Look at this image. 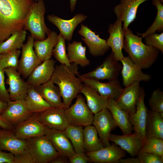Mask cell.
Masks as SVG:
<instances>
[{"label":"cell","mask_w":163,"mask_h":163,"mask_svg":"<svg viewBox=\"0 0 163 163\" xmlns=\"http://www.w3.org/2000/svg\"><path fill=\"white\" fill-rule=\"evenodd\" d=\"M121 163H140L137 158L132 157L123 159L122 158L119 161Z\"/></svg>","instance_id":"obj_50"},{"label":"cell","mask_w":163,"mask_h":163,"mask_svg":"<svg viewBox=\"0 0 163 163\" xmlns=\"http://www.w3.org/2000/svg\"><path fill=\"white\" fill-rule=\"evenodd\" d=\"M87 18L86 15L78 13L70 19L64 20L52 14L47 16V19L56 27L66 40L70 41L76 27Z\"/></svg>","instance_id":"obj_22"},{"label":"cell","mask_w":163,"mask_h":163,"mask_svg":"<svg viewBox=\"0 0 163 163\" xmlns=\"http://www.w3.org/2000/svg\"><path fill=\"white\" fill-rule=\"evenodd\" d=\"M35 1L37 0H35Z\"/></svg>","instance_id":"obj_54"},{"label":"cell","mask_w":163,"mask_h":163,"mask_svg":"<svg viewBox=\"0 0 163 163\" xmlns=\"http://www.w3.org/2000/svg\"><path fill=\"white\" fill-rule=\"evenodd\" d=\"M122 23L121 21L117 20L113 24H109L107 32L110 36L106 40L114 58L119 61L124 57L122 51L124 38Z\"/></svg>","instance_id":"obj_20"},{"label":"cell","mask_w":163,"mask_h":163,"mask_svg":"<svg viewBox=\"0 0 163 163\" xmlns=\"http://www.w3.org/2000/svg\"><path fill=\"white\" fill-rule=\"evenodd\" d=\"M20 53L18 49L0 54V67L4 69L9 67L18 69Z\"/></svg>","instance_id":"obj_40"},{"label":"cell","mask_w":163,"mask_h":163,"mask_svg":"<svg viewBox=\"0 0 163 163\" xmlns=\"http://www.w3.org/2000/svg\"><path fill=\"white\" fill-rule=\"evenodd\" d=\"M67 56L70 63H73L82 67L90 65V60L86 57V46L82 45V42L73 41L68 42L67 47Z\"/></svg>","instance_id":"obj_31"},{"label":"cell","mask_w":163,"mask_h":163,"mask_svg":"<svg viewBox=\"0 0 163 163\" xmlns=\"http://www.w3.org/2000/svg\"><path fill=\"white\" fill-rule=\"evenodd\" d=\"M77 76L83 82L91 87L100 95L106 99L111 98L116 101L123 89L117 78L108 81L107 82H102L84 78L79 74Z\"/></svg>","instance_id":"obj_14"},{"label":"cell","mask_w":163,"mask_h":163,"mask_svg":"<svg viewBox=\"0 0 163 163\" xmlns=\"http://www.w3.org/2000/svg\"><path fill=\"white\" fill-rule=\"evenodd\" d=\"M34 38L29 35L27 41L22 46L21 55L17 70L24 78H26L42 62L38 58L34 49Z\"/></svg>","instance_id":"obj_8"},{"label":"cell","mask_w":163,"mask_h":163,"mask_svg":"<svg viewBox=\"0 0 163 163\" xmlns=\"http://www.w3.org/2000/svg\"><path fill=\"white\" fill-rule=\"evenodd\" d=\"M65 39L60 33L58 35L57 43L53 50V55L61 64L67 66L71 65L66 53Z\"/></svg>","instance_id":"obj_39"},{"label":"cell","mask_w":163,"mask_h":163,"mask_svg":"<svg viewBox=\"0 0 163 163\" xmlns=\"http://www.w3.org/2000/svg\"><path fill=\"white\" fill-rule=\"evenodd\" d=\"M34 0H0V41L23 29Z\"/></svg>","instance_id":"obj_1"},{"label":"cell","mask_w":163,"mask_h":163,"mask_svg":"<svg viewBox=\"0 0 163 163\" xmlns=\"http://www.w3.org/2000/svg\"><path fill=\"white\" fill-rule=\"evenodd\" d=\"M71 163H87L90 161L88 156L85 153L75 154L68 158Z\"/></svg>","instance_id":"obj_46"},{"label":"cell","mask_w":163,"mask_h":163,"mask_svg":"<svg viewBox=\"0 0 163 163\" xmlns=\"http://www.w3.org/2000/svg\"><path fill=\"white\" fill-rule=\"evenodd\" d=\"M46 10L43 0H37L31 7L26 19L23 29L28 30L36 40L45 39L51 31L45 23Z\"/></svg>","instance_id":"obj_4"},{"label":"cell","mask_w":163,"mask_h":163,"mask_svg":"<svg viewBox=\"0 0 163 163\" xmlns=\"http://www.w3.org/2000/svg\"><path fill=\"white\" fill-rule=\"evenodd\" d=\"M77 1V0H70V7L71 12L75 10Z\"/></svg>","instance_id":"obj_52"},{"label":"cell","mask_w":163,"mask_h":163,"mask_svg":"<svg viewBox=\"0 0 163 163\" xmlns=\"http://www.w3.org/2000/svg\"><path fill=\"white\" fill-rule=\"evenodd\" d=\"M145 44L155 47L163 53V32L160 34L155 33L148 35L144 37Z\"/></svg>","instance_id":"obj_42"},{"label":"cell","mask_w":163,"mask_h":163,"mask_svg":"<svg viewBox=\"0 0 163 163\" xmlns=\"http://www.w3.org/2000/svg\"><path fill=\"white\" fill-rule=\"evenodd\" d=\"M92 124L104 147L110 145L109 136L117 126L108 109L105 108L94 114Z\"/></svg>","instance_id":"obj_9"},{"label":"cell","mask_w":163,"mask_h":163,"mask_svg":"<svg viewBox=\"0 0 163 163\" xmlns=\"http://www.w3.org/2000/svg\"><path fill=\"white\" fill-rule=\"evenodd\" d=\"M7 104L6 108L1 116L13 125L27 119L33 113L29 110L24 99L16 101L10 100Z\"/></svg>","instance_id":"obj_15"},{"label":"cell","mask_w":163,"mask_h":163,"mask_svg":"<svg viewBox=\"0 0 163 163\" xmlns=\"http://www.w3.org/2000/svg\"><path fill=\"white\" fill-rule=\"evenodd\" d=\"M29 111L38 113L52 108L34 87L29 86L24 98Z\"/></svg>","instance_id":"obj_33"},{"label":"cell","mask_w":163,"mask_h":163,"mask_svg":"<svg viewBox=\"0 0 163 163\" xmlns=\"http://www.w3.org/2000/svg\"><path fill=\"white\" fill-rule=\"evenodd\" d=\"M109 140L119 145L133 157L137 156L142 146L140 139L135 132L123 135L110 133Z\"/></svg>","instance_id":"obj_25"},{"label":"cell","mask_w":163,"mask_h":163,"mask_svg":"<svg viewBox=\"0 0 163 163\" xmlns=\"http://www.w3.org/2000/svg\"><path fill=\"white\" fill-rule=\"evenodd\" d=\"M148 0H121L120 3L114 7L113 11L117 20L123 22V30L127 29L136 19L140 5Z\"/></svg>","instance_id":"obj_13"},{"label":"cell","mask_w":163,"mask_h":163,"mask_svg":"<svg viewBox=\"0 0 163 163\" xmlns=\"http://www.w3.org/2000/svg\"><path fill=\"white\" fill-rule=\"evenodd\" d=\"M75 103L64 110L69 124L86 126L92 124L94 114L88 106L81 94L76 97Z\"/></svg>","instance_id":"obj_6"},{"label":"cell","mask_w":163,"mask_h":163,"mask_svg":"<svg viewBox=\"0 0 163 163\" xmlns=\"http://www.w3.org/2000/svg\"><path fill=\"white\" fill-rule=\"evenodd\" d=\"M149 105L152 110L163 113V92L160 89L152 92L149 100Z\"/></svg>","instance_id":"obj_41"},{"label":"cell","mask_w":163,"mask_h":163,"mask_svg":"<svg viewBox=\"0 0 163 163\" xmlns=\"http://www.w3.org/2000/svg\"><path fill=\"white\" fill-rule=\"evenodd\" d=\"M140 150L163 157V139L155 137H146L142 143Z\"/></svg>","instance_id":"obj_38"},{"label":"cell","mask_w":163,"mask_h":163,"mask_svg":"<svg viewBox=\"0 0 163 163\" xmlns=\"http://www.w3.org/2000/svg\"><path fill=\"white\" fill-rule=\"evenodd\" d=\"M58 37V35L56 32L51 31L45 39L34 41V49L42 62L51 58L53 50L57 41Z\"/></svg>","instance_id":"obj_29"},{"label":"cell","mask_w":163,"mask_h":163,"mask_svg":"<svg viewBox=\"0 0 163 163\" xmlns=\"http://www.w3.org/2000/svg\"><path fill=\"white\" fill-rule=\"evenodd\" d=\"M123 30L124 50L140 68L142 69L150 68L157 60L160 50L144 44L142 38L134 34L130 29Z\"/></svg>","instance_id":"obj_3"},{"label":"cell","mask_w":163,"mask_h":163,"mask_svg":"<svg viewBox=\"0 0 163 163\" xmlns=\"http://www.w3.org/2000/svg\"><path fill=\"white\" fill-rule=\"evenodd\" d=\"M146 137L163 139V116L160 113L148 110L146 127Z\"/></svg>","instance_id":"obj_32"},{"label":"cell","mask_w":163,"mask_h":163,"mask_svg":"<svg viewBox=\"0 0 163 163\" xmlns=\"http://www.w3.org/2000/svg\"><path fill=\"white\" fill-rule=\"evenodd\" d=\"M139 82H135L125 87L118 98L116 101L118 106L129 115L136 111L137 103L141 92Z\"/></svg>","instance_id":"obj_21"},{"label":"cell","mask_w":163,"mask_h":163,"mask_svg":"<svg viewBox=\"0 0 163 163\" xmlns=\"http://www.w3.org/2000/svg\"><path fill=\"white\" fill-rule=\"evenodd\" d=\"M83 128L81 126L69 124L64 131L77 153H85L83 145Z\"/></svg>","instance_id":"obj_36"},{"label":"cell","mask_w":163,"mask_h":163,"mask_svg":"<svg viewBox=\"0 0 163 163\" xmlns=\"http://www.w3.org/2000/svg\"><path fill=\"white\" fill-rule=\"evenodd\" d=\"M83 145L85 152L98 150L104 147L93 126L90 125L83 129Z\"/></svg>","instance_id":"obj_34"},{"label":"cell","mask_w":163,"mask_h":163,"mask_svg":"<svg viewBox=\"0 0 163 163\" xmlns=\"http://www.w3.org/2000/svg\"><path fill=\"white\" fill-rule=\"evenodd\" d=\"M2 128L0 126V131H1V129Z\"/></svg>","instance_id":"obj_53"},{"label":"cell","mask_w":163,"mask_h":163,"mask_svg":"<svg viewBox=\"0 0 163 163\" xmlns=\"http://www.w3.org/2000/svg\"><path fill=\"white\" fill-rule=\"evenodd\" d=\"M60 155L69 158L76 152L64 131L46 127L45 134Z\"/></svg>","instance_id":"obj_24"},{"label":"cell","mask_w":163,"mask_h":163,"mask_svg":"<svg viewBox=\"0 0 163 163\" xmlns=\"http://www.w3.org/2000/svg\"><path fill=\"white\" fill-rule=\"evenodd\" d=\"M69 161L68 158L62 155H60L56 157L51 161V163H68Z\"/></svg>","instance_id":"obj_49"},{"label":"cell","mask_w":163,"mask_h":163,"mask_svg":"<svg viewBox=\"0 0 163 163\" xmlns=\"http://www.w3.org/2000/svg\"><path fill=\"white\" fill-rule=\"evenodd\" d=\"M80 93L85 96L88 106L94 114L107 108V99L101 96L89 85L83 84Z\"/></svg>","instance_id":"obj_30"},{"label":"cell","mask_w":163,"mask_h":163,"mask_svg":"<svg viewBox=\"0 0 163 163\" xmlns=\"http://www.w3.org/2000/svg\"><path fill=\"white\" fill-rule=\"evenodd\" d=\"M5 73L4 69L0 67V100L7 103L10 100L5 86Z\"/></svg>","instance_id":"obj_44"},{"label":"cell","mask_w":163,"mask_h":163,"mask_svg":"<svg viewBox=\"0 0 163 163\" xmlns=\"http://www.w3.org/2000/svg\"><path fill=\"white\" fill-rule=\"evenodd\" d=\"M35 88L52 107L66 109L58 87L50 80Z\"/></svg>","instance_id":"obj_28"},{"label":"cell","mask_w":163,"mask_h":163,"mask_svg":"<svg viewBox=\"0 0 163 163\" xmlns=\"http://www.w3.org/2000/svg\"><path fill=\"white\" fill-rule=\"evenodd\" d=\"M26 34V30L22 29L13 33L5 40L0 41V54L21 48Z\"/></svg>","instance_id":"obj_35"},{"label":"cell","mask_w":163,"mask_h":163,"mask_svg":"<svg viewBox=\"0 0 163 163\" xmlns=\"http://www.w3.org/2000/svg\"><path fill=\"white\" fill-rule=\"evenodd\" d=\"M145 95L144 89L142 87L136 111L129 115L133 130L140 139L142 143L146 138L145 127L148 110L144 103Z\"/></svg>","instance_id":"obj_17"},{"label":"cell","mask_w":163,"mask_h":163,"mask_svg":"<svg viewBox=\"0 0 163 163\" xmlns=\"http://www.w3.org/2000/svg\"><path fill=\"white\" fill-rule=\"evenodd\" d=\"M78 66L73 63L70 66L56 65L50 79L58 87L66 109L70 106L82 87V81L76 76L78 74Z\"/></svg>","instance_id":"obj_2"},{"label":"cell","mask_w":163,"mask_h":163,"mask_svg":"<svg viewBox=\"0 0 163 163\" xmlns=\"http://www.w3.org/2000/svg\"><path fill=\"white\" fill-rule=\"evenodd\" d=\"M90 161L96 163H118L126 155L125 151L113 143L97 151L86 153Z\"/></svg>","instance_id":"obj_16"},{"label":"cell","mask_w":163,"mask_h":163,"mask_svg":"<svg viewBox=\"0 0 163 163\" xmlns=\"http://www.w3.org/2000/svg\"><path fill=\"white\" fill-rule=\"evenodd\" d=\"M64 110L61 108L52 107L37 113L36 118L41 123L49 128L64 131L69 124Z\"/></svg>","instance_id":"obj_12"},{"label":"cell","mask_w":163,"mask_h":163,"mask_svg":"<svg viewBox=\"0 0 163 163\" xmlns=\"http://www.w3.org/2000/svg\"><path fill=\"white\" fill-rule=\"evenodd\" d=\"M4 69L7 76L6 83L9 85L7 90L10 100L16 101L24 99L29 87L27 82L21 77L17 69L9 67Z\"/></svg>","instance_id":"obj_10"},{"label":"cell","mask_w":163,"mask_h":163,"mask_svg":"<svg viewBox=\"0 0 163 163\" xmlns=\"http://www.w3.org/2000/svg\"><path fill=\"white\" fill-rule=\"evenodd\" d=\"M13 126L5 120L2 117L0 113V126L2 129L11 130L13 128Z\"/></svg>","instance_id":"obj_48"},{"label":"cell","mask_w":163,"mask_h":163,"mask_svg":"<svg viewBox=\"0 0 163 163\" xmlns=\"http://www.w3.org/2000/svg\"><path fill=\"white\" fill-rule=\"evenodd\" d=\"M26 149L31 155L35 163H50L60 155L46 136L27 139Z\"/></svg>","instance_id":"obj_5"},{"label":"cell","mask_w":163,"mask_h":163,"mask_svg":"<svg viewBox=\"0 0 163 163\" xmlns=\"http://www.w3.org/2000/svg\"><path fill=\"white\" fill-rule=\"evenodd\" d=\"M122 68V65L115 59L111 52L101 65L93 70L80 75L98 81H109L117 78Z\"/></svg>","instance_id":"obj_7"},{"label":"cell","mask_w":163,"mask_h":163,"mask_svg":"<svg viewBox=\"0 0 163 163\" xmlns=\"http://www.w3.org/2000/svg\"><path fill=\"white\" fill-rule=\"evenodd\" d=\"M14 155L0 150V163H14Z\"/></svg>","instance_id":"obj_47"},{"label":"cell","mask_w":163,"mask_h":163,"mask_svg":"<svg viewBox=\"0 0 163 163\" xmlns=\"http://www.w3.org/2000/svg\"><path fill=\"white\" fill-rule=\"evenodd\" d=\"M78 34L82 36L89 50V53L93 56L97 57L103 56L110 49L106 40L101 38L98 34L83 24H81Z\"/></svg>","instance_id":"obj_11"},{"label":"cell","mask_w":163,"mask_h":163,"mask_svg":"<svg viewBox=\"0 0 163 163\" xmlns=\"http://www.w3.org/2000/svg\"><path fill=\"white\" fill-rule=\"evenodd\" d=\"M140 163H163V157L151 153L140 150L137 155Z\"/></svg>","instance_id":"obj_43"},{"label":"cell","mask_w":163,"mask_h":163,"mask_svg":"<svg viewBox=\"0 0 163 163\" xmlns=\"http://www.w3.org/2000/svg\"><path fill=\"white\" fill-rule=\"evenodd\" d=\"M55 62L50 59L37 66L27 78L28 86L36 88L50 81L54 70Z\"/></svg>","instance_id":"obj_23"},{"label":"cell","mask_w":163,"mask_h":163,"mask_svg":"<svg viewBox=\"0 0 163 163\" xmlns=\"http://www.w3.org/2000/svg\"><path fill=\"white\" fill-rule=\"evenodd\" d=\"M163 0H152L153 5L155 6L157 10V14L155 20L145 32L140 34L136 33L138 36L141 35L142 38L146 36L154 33L156 31L163 30Z\"/></svg>","instance_id":"obj_37"},{"label":"cell","mask_w":163,"mask_h":163,"mask_svg":"<svg viewBox=\"0 0 163 163\" xmlns=\"http://www.w3.org/2000/svg\"><path fill=\"white\" fill-rule=\"evenodd\" d=\"M14 163H35L31 155L25 149L22 152L14 155Z\"/></svg>","instance_id":"obj_45"},{"label":"cell","mask_w":163,"mask_h":163,"mask_svg":"<svg viewBox=\"0 0 163 163\" xmlns=\"http://www.w3.org/2000/svg\"><path fill=\"white\" fill-rule=\"evenodd\" d=\"M46 127L35 115L18 124L14 133L18 138L26 140L45 135Z\"/></svg>","instance_id":"obj_18"},{"label":"cell","mask_w":163,"mask_h":163,"mask_svg":"<svg viewBox=\"0 0 163 163\" xmlns=\"http://www.w3.org/2000/svg\"><path fill=\"white\" fill-rule=\"evenodd\" d=\"M27 139L18 138L11 130L1 129L0 131V150L8 151L14 155L26 149Z\"/></svg>","instance_id":"obj_26"},{"label":"cell","mask_w":163,"mask_h":163,"mask_svg":"<svg viewBox=\"0 0 163 163\" xmlns=\"http://www.w3.org/2000/svg\"><path fill=\"white\" fill-rule=\"evenodd\" d=\"M107 107L110 112L117 126L120 129L123 135L132 133L134 130L129 114L121 108L113 99H108Z\"/></svg>","instance_id":"obj_27"},{"label":"cell","mask_w":163,"mask_h":163,"mask_svg":"<svg viewBox=\"0 0 163 163\" xmlns=\"http://www.w3.org/2000/svg\"><path fill=\"white\" fill-rule=\"evenodd\" d=\"M120 61L122 65L121 72L123 85L125 87L135 82H147L151 80V76L144 73L129 56L124 57Z\"/></svg>","instance_id":"obj_19"},{"label":"cell","mask_w":163,"mask_h":163,"mask_svg":"<svg viewBox=\"0 0 163 163\" xmlns=\"http://www.w3.org/2000/svg\"><path fill=\"white\" fill-rule=\"evenodd\" d=\"M8 106L7 103L3 102L0 100V113L1 114L6 108Z\"/></svg>","instance_id":"obj_51"}]
</instances>
